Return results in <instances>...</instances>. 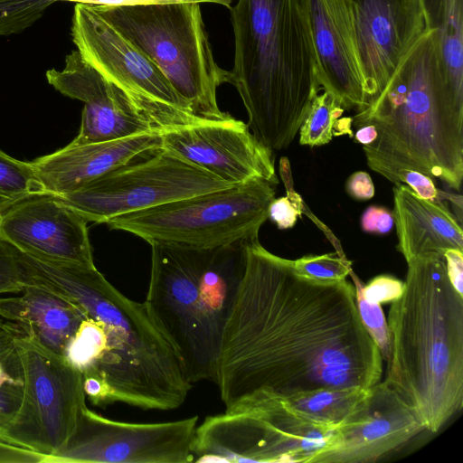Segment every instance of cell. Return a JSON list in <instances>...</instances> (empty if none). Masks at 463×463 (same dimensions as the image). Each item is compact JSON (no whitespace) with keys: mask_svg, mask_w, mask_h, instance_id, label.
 <instances>
[{"mask_svg":"<svg viewBox=\"0 0 463 463\" xmlns=\"http://www.w3.org/2000/svg\"><path fill=\"white\" fill-rule=\"evenodd\" d=\"M245 269L221 346L226 413L273 395L379 383L381 352L364 328L354 286L297 274L292 260L244 241Z\"/></svg>","mask_w":463,"mask_h":463,"instance_id":"1","label":"cell"},{"mask_svg":"<svg viewBox=\"0 0 463 463\" xmlns=\"http://www.w3.org/2000/svg\"><path fill=\"white\" fill-rule=\"evenodd\" d=\"M25 283L47 288L100 321L102 357L82 373L86 398L95 406L123 402L167 411L185 401L192 383L179 354L147 305L115 288L95 266L45 260L18 251Z\"/></svg>","mask_w":463,"mask_h":463,"instance_id":"2","label":"cell"},{"mask_svg":"<svg viewBox=\"0 0 463 463\" xmlns=\"http://www.w3.org/2000/svg\"><path fill=\"white\" fill-rule=\"evenodd\" d=\"M232 23L235 53L229 83L254 137L272 152L285 149L322 89L308 0H238Z\"/></svg>","mask_w":463,"mask_h":463,"instance_id":"3","label":"cell"},{"mask_svg":"<svg viewBox=\"0 0 463 463\" xmlns=\"http://www.w3.org/2000/svg\"><path fill=\"white\" fill-rule=\"evenodd\" d=\"M351 121L377 130L363 146L374 172L398 184L401 171L414 170L460 190L463 98L448 82L434 31H425L380 96Z\"/></svg>","mask_w":463,"mask_h":463,"instance_id":"4","label":"cell"},{"mask_svg":"<svg viewBox=\"0 0 463 463\" xmlns=\"http://www.w3.org/2000/svg\"><path fill=\"white\" fill-rule=\"evenodd\" d=\"M407 264L403 291L386 319L384 381L436 433L463 405V296L450 283L443 256Z\"/></svg>","mask_w":463,"mask_h":463,"instance_id":"5","label":"cell"},{"mask_svg":"<svg viewBox=\"0 0 463 463\" xmlns=\"http://www.w3.org/2000/svg\"><path fill=\"white\" fill-rule=\"evenodd\" d=\"M244 241L210 250L152 243L145 303L190 383H216L223 333L245 269Z\"/></svg>","mask_w":463,"mask_h":463,"instance_id":"6","label":"cell"},{"mask_svg":"<svg viewBox=\"0 0 463 463\" xmlns=\"http://www.w3.org/2000/svg\"><path fill=\"white\" fill-rule=\"evenodd\" d=\"M200 5L90 6L156 63L196 116L226 120L216 92L230 71L214 60Z\"/></svg>","mask_w":463,"mask_h":463,"instance_id":"7","label":"cell"},{"mask_svg":"<svg viewBox=\"0 0 463 463\" xmlns=\"http://www.w3.org/2000/svg\"><path fill=\"white\" fill-rule=\"evenodd\" d=\"M273 184L260 178L122 214L106 224L149 244L199 250L227 246L259 234L275 198Z\"/></svg>","mask_w":463,"mask_h":463,"instance_id":"8","label":"cell"},{"mask_svg":"<svg viewBox=\"0 0 463 463\" xmlns=\"http://www.w3.org/2000/svg\"><path fill=\"white\" fill-rule=\"evenodd\" d=\"M336 429L273 395L241 411L205 418L195 429L192 451L195 462L317 463L334 446Z\"/></svg>","mask_w":463,"mask_h":463,"instance_id":"9","label":"cell"},{"mask_svg":"<svg viewBox=\"0 0 463 463\" xmlns=\"http://www.w3.org/2000/svg\"><path fill=\"white\" fill-rule=\"evenodd\" d=\"M71 37L83 59L156 130L211 122L196 116L156 63L94 7L75 5Z\"/></svg>","mask_w":463,"mask_h":463,"instance_id":"10","label":"cell"},{"mask_svg":"<svg viewBox=\"0 0 463 463\" xmlns=\"http://www.w3.org/2000/svg\"><path fill=\"white\" fill-rule=\"evenodd\" d=\"M14 343L24 367V396L0 439L44 456L46 463L66 444L86 405L82 374L22 333Z\"/></svg>","mask_w":463,"mask_h":463,"instance_id":"11","label":"cell"},{"mask_svg":"<svg viewBox=\"0 0 463 463\" xmlns=\"http://www.w3.org/2000/svg\"><path fill=\"white\" fill-rule=\"evenodd\" d=\"M231 186L160 147L145 160L131 161L71 193L55 196L87 222L107 223L122 214Z\"/></svg>","mask_w":463,"mask_h":463,"instance_id":"12","label":"cell"},{"mask_svg":"<svg viewBox=\"0 0 463 463\" xmlns=\"http://www.w3.org/2000/svg\"><path fill=\"white\" fill-rule=\"evenodd\" d=\"M198 416L158 423L104 418L84 405L74 431L46 463H189Z\"/></svg>","mask_w":463,"mask_h":463,"instance_id":"13","label":"cell"},{"mask_svg":"<svg viewBox=\"0 0 463 463\" xmlns=\"http://www.w3.org/2000/svg\"><path fill=\"white\" fill-rule=\"evenodd\" d=\"M346 2L354 30L366 108L380 96L402 61L425 33V20L420 0Z\"/></svg>","mask_w":463,"mask_h":463,"instance_id":"14","label":"cell"},{"mask_svg":"<svg viewBox=\"0 0 463 463\" xmlns=\"http://www.w3.org/2000/svg\"><path fill=\"white\" fill-rule=\"evenodd\" d=\"M232 185L260 178L279 183L273 152L234 118L162 134V146Z\"/></svg>","mask_w":463,"mask_h":463,"instance_id":"15","label":"cell"},{"mask_svg":"<svg viewBox=\"0 0 463 463\" xmlns=\"http://www.w3.org/2000/svg\"><path fill=\"white\" fill-rule=\"evenodd\" d=\"M87 222L57 196L32 194L0 211V239L34 257L95 266Z\"/></svg>","mask_w":463,"mask_h":463,"instance_id":"16","label":"cell"},{"mask_svg":"<svg viewBox=\"0 0 463 463\" xmlns=\"http://www.w3.org/2000/svg\"><path fill=\"white\" fill-rule=\"evenodd\" d=\"M425 428L413 409L385 382L336 429L334 446L317 463L374 462Z\"/></svg>","mask_w":463,"mask_h":463,"instance_id":"17","label":"cell"},{"mask_svg":"<svg viewBox=\"0 0 463 463\" xmlns=\"http://www.w3.org/2000/svg\"><path fill=\"white\" fill-rule=\"evenodd\" d=\"M46 79L62 95L84 103L79 134L70 145L109 141L158 131L83 59L78 50L65 57L62 70H48Z\"/></svg>","mask_w":463,"mask_h":463,"instance_id":"18","label":"cell"},{"mask_svg":"<svg viewBox=\"0 0 463 463\" xmlns=\"http://www.w3.org/2000/svg\"><path fill=\"white\" fill-rule=\"evenodd\" d=\"M317 78L344 109L365 108L354 30L346 0H308Z\"/></svg>","mask_w":463,"mask_h":463,"instance_id":"19","label":"cell"},{"mask_svg":"<svg viewBox=\"0 0 463 463\" xmlns=\"http://www.w3.org/2000/svg\"><path fill=\"white\" fill-rule=\"evenodd\" d=\"M162 134L151 131L109 141L69 144L30 163L43 192L62 195L143 154L156 151L162 146Z\"/></svg>","mask_w":463,"mask_h":463,"instance_id":"20","label":"cell"},{"mask_svg":"<svg viewBox=\"0 0 463 463\" xmlns=\"http://www.w3.org/2000/svg\"><path fill=\"white\" fill-rule=\"evenodd\" d=\"M393 188L397 250L406 262L427 254L463 250L462 224L441 201L420 197L407 184ZM444 257V256H443Z\"/></svg>","mask_w":463,"mask_h":463,"instance_id":"21","label":"cell"},{"mask_svg":"<svg viewBox=\"0 0 463 463\" xmlns=\"http://www.w3.org/2000/svg\"><path fill=\"white\" fill-rule=\"evenodd\" d=\"M19 297L0 298V317L44 348L63 356L85 312L69 299L32 283Z\"/></svg>","mask_w":463,"mask_h":463,"instance_id":"22","label":"cell"},{"mask_svg":"<svg viewBox=\"0 0 463 463\" xmlns=\"http://www.w3.org/2000/svg\"><path fill=\"white\" fill-rule=\"evenodd\" d=\"M426 31H434L448 82L463 98V0H420Z\"/></svg>","mask_w":463,"mask_h":463,"instance_id":"23","label":"cell"},{"mask_svg":"<svg viewBox=\"0 0 463 463\" xmlns=\"http://www.w3.org/2000/svg\"><path fill=\"white\" fill-rule=\"evenodd\" d=\"M371 392V387L318 388L286 397L292 407L311 420L338 427Z\"/></svg>","mask_w":463,"mask_h":463,"instance_id":"24","label":"cell"},{"mask_svg":"<svg viewBox=\"0 0 463 463\" xmlns=\"http://www.w3.org/2000/svg\"><path fill=\"white\" fill-rule=\"evenodd\" d=\"M20 333L0 335V430L14 418L23 401L24 367L14 343Z\"/></svg>","mask_w":463,"mask_h":463,"instance_id":"25","label":"cell"},{"mask_svg":"<svg viewBox=\"0 0 463 463\" xmlns=\"http://www.w3.org/2000/svg\"><path fill=\"white\" fill-rule=\"evenodd\" d=\"M344 110L330 92L325 90L317 95L298 130L299 144L316 146L329 143Z\"/></svg>","mask_w":463,"mask_h":463,"instance_id":"26","label":"cell"},{"mask_svg":"<svg viewBox=\"0 0 463 463\" xmlns=\"http://www.w3.org/2000/svg\"><path fill=\"white\" fill-rule=\"evenodd\" d=\"M44 193L30 162L0 149V211L32 194Z\"/></svg>","mask_w":463,"mask_h":463,"instance_id":"27","label":"cell"},{"mask_svg":"<svg viewBox=\"0 0 463 463\" xmlns=\"http://www.w3.org/2000/svg\"><path fill=\"white\" fill-rule=\"evenodd\" d=\"M105 348L106 332L102 323L87 316L70 342L64 358L82 373L102 357Z\"/></svg>","mask_w":463,"mask_h":463,"instance_id":"28","label":"cell"},{"mask_svg":"<svg viewBox=\"0 0 463 463\" xmlns=\"http://www.w3.org/2000/svg\"><path fill=\"white\" fill-rule=\"evenodd\" d=\"M54 3L55 0H0V36L24 31Z\"/></svg>","mask_w":463,"mask_h":463,"instance_id":"29","label":"cell"},{"mask_svg":"<svg viewBox=\"0 0 463 463\" xmlns=\"http://www.w3.org/2000/svg\"><path fill=\"white\" fill-rule=\"evenodd\" d=\"M349 275L354 281L356 306L361 321L370 336L378 346L382 358H383L385 362H388L391 354V344L387 320L384 317L381 304L368 302L363 296V281H361L353 270H351Z\"/></svg>","mask_w":463,"mask_h":463,"instance_id":"30","label":"cell"},{"mask_svg":"<svg viewBox=\"0 0 463 463\" xmlns=\"http://www.w3.org/2000/svg\"><path fill=\"white\" fill-rule=\"evenodd\" d=\"M294 271L303 277L325 280H344L352 270V262L344 254L305 255L292 260Z\"/></svg>","mask_w":463,"mask_h":463,"instance_id":"31","label":"cell"},{"mask_svg":"<svg viewBox=\"0 0 463 463\" xmlns=\"http://www.w3.org/2000/svg\"><path fill=\"white\" fill-rule=\"evenodd\" d=\"M24 285L23 272L14 247L0 239V295L21 292Z\"/></svg>","mask_w":463,"mask_h":463,"instance_id":"32","label":"cell"},{"mask_svg":"<svg viewBox=\"0 0 463 463\" xmlns=\"http://www.w3.org/2000/svg\"><path fill=\"white\" fill-rule=\"evenodd\" d=\"M404 288V282L389 276L379 275L374 277L368 284L363 286L362 292L364 298L370 303H386L398 298Z\"/></svg>","mask_w":463,"mask_h":463,"instance_id":"33","label":"cell"},{"mask_svg":"<svg viewBox=\"0 0 463 463\" xmlns=\"http://www.w3.org/2000/svg\"><path fill=\"white\" fill-rule=\"evenodd\" d=\"M301 213L299 199H293L288 194L285 197L274 198L269 207L268 218L275 222L278 228L288 229L295 225Z\"/></svg>","mask_w":463,"mask_h":463,"instance_id":"34","label":"cell"},{"mask_svg":"<svg viewBox=\"0 0 463 463\" xmlns=\"http://www.w3.org/2000/svg\"><path fill=\"white\" fill-rule=\"evenodd\" d=\"M406 184L420 197L439 201V191L436 188L431 177L414 170H403L398 175V184Z\"/></svg>","mask_w":463,"mask_h":463,"instance_id":"35","label":"cell"},{"mask_svg":"<svg viewBox=\"0 0 463 463\" xmlns=\"http://www.w3.org/2000/svg\"><path fill=\"white\" fill-rule=\"evenodd\" d=\"M393 223L392 213L381 206L368 207L361 218L363 231L371 233H387L392 230Z\"/></svg>","mask_w":463,"mask_h":463,"instance_id":"36","label":"cell"},{"mask_svg":"<svg viewBox=\"0 0 463 463\" xmlns=\"http://www.w3.org/2000/svg\"><path fill=\"white\" fill-rule=\"evenodd\" d=\"M73 2L75 4H83L92 6H121V5H165L176 3H212L231 7L232 0H55Z\"/></svg>","mask_w":463,"mask_h":463,"instance_id":"37","label":"cell"},{"mask_svg":"<svg viewBox=\"0 0 463 463\" xmlns=\"http://www.w3.org/2000/svg\"><path fill=\"white\" fill-rule=\"evenodd\" d=\"M45 457L0 439V463L44 462Z\"/></svg>","mask_w":463,"mask_h":463,"instance_id":"38","label":"cell"},{"mask_svg":"<svg viewBox=\"0 0 463 463\" xmlns=\"http://www.w3.org/2000/svg\"><path fill=\"white\" fill-rule=\"evenodd\" d=\"M348 194L356 200H369L374 195V185L370 175L358 171L349 176L345 185Z\"/></svg>","mask_w":463,"mask_h":463,"instance_id":"39","label":"cell"},{"mask_svg":"<svg viewBox=\"0 0 463 463\" xmlns=\"http://www.w3.org/2000/svg\"><path fill=\"white\" fill-rule=\"evenodd\" d=\"M447 274L454 288L463 296V250H447L444 254Z\"/></svg>","mask_w":463,"mask_h":463,"instance_id":"40","label":"cell"},{"mask_svg":"<svg viewBox=\"0 0 463 463\" xmlns=\"http://www.w3.org/2000/svg\"><path fill=\"white\" fill-rule=\"evenodd\" d=\"M377 137V130L373 125H364L356 131L354 139L364 145L373 143Z\"/></svg>","mask_w":463,"mask_h":463,"instance_id":"41","label":"cell"},{"mask_svg":"<svg viewBox=\"0 0 463 463\" xmlns=\"http://www.w3.org/2000/svg\"><path fill=\"white\" fill-rule=\"evenodd\" d=\"M16 331H20V329L14 324L0 317V335Z\"/></svg>","mask_w":463,"mask_h":463,"instance_id":"42","label":"cell"}]
</instances>
